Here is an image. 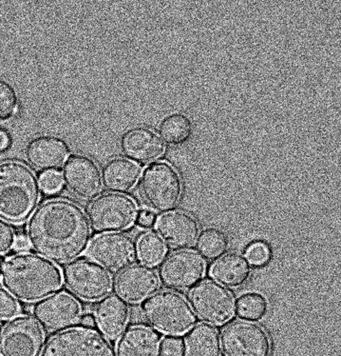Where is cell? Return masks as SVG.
Instances as JSON below:
<instances>
[{
  "label": "cell",
  "instance_id": "6da1fadb",
  "mask_svg": "<svg viewBox=\"0 0 341 356\" xmlns=\"http://www.w3.org/2000/svg\"><path fill=\"white\" fill-rule=\"evenodd\" d=\"M27 238L40 257L67 263L87 252L92 228L84 210L64 198L41 204L29 219Z\"/></svg>",
  "mask_w": 341,
  "mask_h": 356
},
{
  "label": "cell",
  "instance_id": "7a4b0ae2",
  "mask_svg": "<svg viewBox=\"0 0 341 356\" xmlns=\"http://www.w3.org/2000/svg\"><path fill=\"white\" fill-rule=\"evenodd\" d=\"M0 281L15 299L33 303L60 290L63 273L56 263L40 254L18 252L5 260Z\"/></svg>",
  "mask_w": 341,
  "mask_h": 356
},
{
  "label": "cell",
  "instance_id": "3957f363",
  "mask_svg": "<svg viewBox=\"0 0 341 356\" xmlns=\"http://www.w3.org/2000/svg\"><path fill=\"white\" fill-rule=\"evenodd\" d=\"M41 197L40 180L27 165L0 163V219L14 225L29 220Z\"/></svg>",
  "mask_w": 341,
  "mask_h": 356
},
{
  "label": "cell",
  "instance_id": "277c9868",
  "mask_svg": "<svg viewBox=\"0 0 341 356\" xmlns=\"http://www.w3.org/2000/svg\"><path fill=\"white\" fill-rule=\"evenodd\" d=\"M141 313L153 329L172 337L187 334L196 324L190 303L173 291H159L144 300Z\"/></svg>",
  "mask_w": 341,
  "mask_h": 356
},
{
  "label": "cell",
  "instance_id": "5b68a950",
  "mask_svg": "<svg viewBox=\"0 0 341 356\" xmlns=\"http://www.w3.org/2000/svg\"><path fill=\"white\" fill-rule=\"evenodd\" d=\"M140 193L151 211L164 215L179 205L182 180L172 165L165 161L155 162L142 172Z\"/></svg>",
  "mask_w": 341,
  "mask_h": 356
},
{
  "label": "cell",
  "instance_id": "8992f818",
  "mask_svg": "<svg viewBox=\"0 0 341 356\" xmlns=\"http://www.w3.org/2000/svg\"><path fill=\"white\" fill-rule=\"evenodd\" d=\"M139 208L135 201L122 193H106L95 198L88 211L90 228L100 234L119 233L136 222Z\"/></svg>",
  "mask_w": 341,
  "mask_h": 356
},
{
  "label": "cell",
  "instance_id": "52a82bcc",
  "mask_svg": "<svg viewBox=\"0 0 341 356\" xmlns=\"http://www.w3.org/2000/svg\"><path fill=\"white\" fill-rule=\"evenodd\" d=\"M188 301L198 319L212 327H223L236 314L233 296L224 286L212 281H203L188 293Z\"/></svg>",
  "mask_w": 341,
  "mask_h": 356
},
{
  "label": "cell",
  "instance_id": "ba28073f",
  "mask_svg": "<svg viewBox=\"0 0 341 356\" xmlns=\"http://www.w3.org/2000/svg\"><path fill=\"white\" fill-rule=\"evenodd\" d=\"M40 356H116L108 338L94 327H69L49 340Z\"/></svg>",
  "mask_w": 341,
  "mask_h": 356
},
{
  "label": "cell",
  "instance_id": "9c48e42d",
  "mask_svg": "<svg viewBox=\"0 0 341 356\" xmlns=\"http://www.w3.org/2000/svg\"><path fill=\"white\" fill-rule=\"evenodd\" d=\"M63 282L74 296L86 301L105 298L113 287L110 273L92 260H77L67 265Z\"/></svg>",
  "mask_w": 341,
  "mask_h": 356
},
{
  "label": "cell",
  "instance_id": "30bf717a",
  "mask_svg": "<svg viewBox=\"0 0 341 356\" xmlns=\"http://www.w3.org/2000/svg\"><path fill=\"white\" fill-rule=\"evenodd\" d=\"M45 334L33 317L17 316L0 334V356H40Z\"/></svg>",
  "mask_w": 341,
  "mask_h": 356
},
{
  "label": "cell",
  "instance_id": "8fae6325",
  "mask_svg": "<svg viewBox=\"0 0 341 356\" xmlns=\"http://www.w3.org/2000/svg\"><path fill=\"white\" fill-rule=\"evenodd\" d=\"M88 257L108 272L122 273L137 260V245L131 236L120 233L102 234L90 241Z\"/></svg>",
  "mask_w": 341,
  "mask_h": 356
},
{
  "label": "cell",
  "instance_id": "7c38bea8",
  "mask_svg": "<svg viewBox=\"0 0 341 356\" xmlns=\"http://www.w3.org/2000/svg\"><path fill=\"white\" fill-rule=\"evenodd\" d=\"M205 260L190 250L175 252L160 265L158 277L164 287L185 291L195 287L206 275Z\"/></svg>",
  "mask_w": 341,
  "mask_h": 356
},
{
  "label": "cell",
  "instance_id": "4fadbf2b",
  "mask_svg": "<svg viewBox=\"0 0 341 356\" xmlns=\"http://www.w3.org/2000/svg\"><path fill=\"white\" fill-rule=\"evenodd\" d=\"M221 345L226 356H269L271 353L267 332L253 322L229 325L222 334Z\"/></svg>",
  "mask_w": 341,
  "mask_h": 356
},
{
  "label": "cell",
  "instance_id": "5bb4252c",
  "mask_svg": "<svg viewBox=\"0 0 341 356\" xmlns=\"http://www.w3.org/2000/svg\"><path fill=\"white\" fill-rule=\"evenodd\" d=\"M33 318L49 332H63L78 323L82 308L74 296L56 293L38 301L33 307Z\"/></svg>",
  "mask_w": 341,
  "mask_h": 356
},
{
  "label": "cell",
  "instance_id": "9a60e30c",
  "mask_svg": "<svg viewBox=\"0 0 341 356\" xmlns=\"http://www.w3.org/2000/svg\"><path fill=\"white\" fill-rule=\"evenodd\" d=\"M61 177L69 192L80 200H95L102 191L99 168L89 157L72 156L64 165Z\"/></svg>",
  "mask_w": 341,
  "mask_h": 356
},
{
  "label": "cell",
  "instance_id": "2e32d148",
  "mask_svg": "<svg viewBox=\"0 0 341 356\" xmlns=\"http://www.w3.org/2000/svg\"><path fill=\"white\" fill-rule=\"evenodd\" d=\"M158 275L147 265H133L123 270L115 281V291L119 298L131 304L140 303L155 295L159 290Z\"/></svg>",
  "mask_w": 341,
  "mask_h": 356
},
{
  "label": "cell",
  "instance_id": "e0dca14e",
  "mask_svg": "<svg viewBox=\"0 0 341 356\" xmlns=\"http://www.w3.org/2000/svg\"><path fill=\"white\" fill-rule=\"evenodd\" d=\"M155 229L163 241L173 249L185 250L195 244L198 221L185 211H170L157 218Z\"/></svg>",
  "mask_w": 341,
  "mask_h": 356
},
{
  "label": "cell",
  "instance_id": "ac0fdd59",
  "mask_svg": "<svg viewBox=\"0 0 341 356\" xmlns=\"http://www.w3.org/2000/svg\"><path fill=\"white\" fill-rule=\"evenodd\" d=\"M69 154L68 145L54 136H40L28 144L25 156L35 169L44 172H56L65 163Z\"/></svg>",
  "mask_w": 341,
  "mask_h": 356
},
{
  "label": "cell",
  "instance_id": "d6986e66",
  "mask_svg": "<svg viewBox=\"0 0 341 356\" xmlns=\"http://www.w3.org/2000/svg\"><path fill=\"white\" fill-rule=\"evenodd\" d=\"M122 149L125 156L137 164H152L165 153L164 141L149 129L140 127L124 136Z\"/></svg>",
  "mask_w": 341,
  "mask_h": 356
},
{
  "label": "cell",
  "instance_id": "ffe728a7",
  "mask_svg": "<svg viewBox=\"0 0 341 356\" xmlns=\"http://www.w3.org/2000/svg\"><path fill=\"white\" fill-rule=\"evenodd\" d=\"M98 329L106 338L118 339L125 331L130 318L128 304L118 296H108L101 299L94 311Z\"/></svg>",
  "mask_w": 341,
  "mask_h": 356
},
{
  "label": "cell",
  "instance_id": "44dd1931",
  "mask_svg": "<svg viewBox=\"0 0 341 356\" xmlns=\"http://www.w3.org/2000/svg\"><path fill=\"white\" fill-rule=\"evenodd\" d=\"M252 275V266L245 255L230 252L217 259L209 275L224 287L237 289L245 285Z\"/></svg>",
  "mask_w": 341,
  "mask_h": 356
},
{
  "label": "cell",
  "instance_id": "7402d4cb",
  "mask_svg": "<svg viewBox=\"0 0 341 356\" xmlns=\"http://www.w3.org/2000/svg\"><path fill=\"white\" fill-rule=\"evenodd\" d=\"M142 172L141 165L128 159H115L105 165L101 177L106 189L123 195L133 189L140 179Z\"/></svg>",
  "mask_w": 341,
  "mask_h": 356
},
{
  "label": "cell",
  "instance_id": "603a6c76",
  "mask_svg": "<svg viewBox=\"0 0 341 356\" xmlns=\"http://www.w3.org/2000/svg\"><path fill=\"white\" fill-rule=\"evenodd\" d=\"M160 337L151 327L134 326L123 332L116 346V356H158Z\"/></svg>",
  "mask_w": 341,
  "mask_h": 356
},
{
  "label": "cell",
  "instance_id": "cb8c5ba5",
  "mask_svg": "<svg viewBox=\"0 0 341 356\" xmlns=\"http://www.w3.org/2000/svg\"><path fill=\"white\" fill-rule=\"evenodd\" d=\"M183 356H222L221 338L215 327L199 324L188 332Z\"/></svg>",
  "mask_w": 341,
  "mask_h": 356
},
{
  "label": "cell",
  "instance_id": "d4e9b609",
  "mask_svg": "<svg viewBox=\"0 0 341 356\" xmlns=\"http://www.w3.org/2000/svg\"><path fill=\"white\" fill-rule=\"evenodd\" d=\"M194 245L197 254L203 259L212 261L226 254L230 247V241L227 234L221 229L208 228L198 234Z\"/></svg>",
  "mask_w": 341,
  "mask_h": 356
},
{
  "label": "cell",
  "instance_id": "484cf974",
  "mask_svg": "<svg viewBox=\"0 0 341 356\" xmlns=\"http://www.w3.org/2000/svg\"><path fill=\"white\" fill-rule=\"evenodd\" d=\"M192 133V122L183 113H172L160 124L159 136L170 146L183 145L191 138Z\"/></svg>",
  "mask_w": 341,
  "mask_h": 356
},
{
  "label": "cell",
  "instance_id": "4316f807",
  "mask_svg": "<svg viewBox=\"0 0 341 356\" xmlns=\"http://www.w3.org/2000/svg\"><path fill=\"white\" fill-rule=\"evenodd\" d=\"M267 311V300L259 293L249 291L238 298L236 314L239 318L244 321H259L266 316Z\"/></svg>",
  "mask_w": 341,
  "mask_h": 356
},
{
  "label": "cell",
  "instance_id": "83f0119b",
  "mask_svg": "<svg viewBox=\"0 0 341 356\" xmlns=\"http://www.w3.org/2000/svg\"><path fill=\"white\" fill-rule=\"evenodd\" d=\"M165 254L167 249L165 242L160 238L158 234L149 232L139 238L137 255L144 265L151 267L159 265L164 259Z\"/></svg>",
  "mask_w": 341,
  "mask_h": 356
},
{
  "label": "cell",
  "instance_id": "f1b7e54d",
  "mask_svg": "<svg viewBox=\"0 0 341 356\" xmlns=\"http://www.w3.org/2000/svg\"><path fill=\"white\" fill-rule=\"evenodd\" d=\"M18 109L17 92L4 80H0V121L14 117Z\"/></svg>",
  "mask_w": 341,
  "mask_h": 356
},
{
  "label": "cell",
  "instance_id": "f546056e",
  "mask_svg": "<svg viewBox=\"0 0 341 356\" xmlns=\"http://www.w3.org/2000/svg\"><path fill=\"white\" fill-rule=\"evenodd\" d=\"M20 306L14 296L0 288V320H11L18 316Z\"/></svg>",
  "mask_w": 341,
  "mask_h": 356
},
{
  "label": "cell",
  "instance_id": "4dcf8cb0",
  "mask_svg": "<svg viewBox=\"0 0 341 356\" xmlns=\"http://www.w3.org/2000/svg\"><path fill=\"white\" fill-rule=\"evenodd\" d=\"M245 257L252 265L263 266L269 260L270 252L265 244L257 242L248 247Z\"/></svg>",
  "mask_w": 341,
  "mask_h": 356
},
{
  "label": "cell",
  "instance_id": "1f68e13d",
  "mask_svg": "<svg viewBox=\"0 0 341 356\" xmlns=\"http://www.w3.org/2000/svg\"><path fill=\"white\" fill-rule=\"evenodd\" d=\"M40 184L41 190L48 195H53L58 193L62 189L61 175L58 172H43L40 178Z\"/></svg>",
  "mask_w": 341,
  "mask_h": 356
},
{
  "label": "cell",
  "instance_id": "d6a6232c",
  "mask_svg": "<svg viewBox=\"0 0 341 356\" xmlns=\"http://www.w3.org/2000/svg\"><path fill=\"white\" fill-rule=\"evenodd\" d=\"M15 238L14 229L6 221L0 219V255L14 249Z\"/></svg>",
  "mask_w": 341,
  "mask_h": 356
},
{
  "label": "cell",
  "instance_id": "836d02e7",
  "mask_svg": "<svg viewBox=\"0 0 341 356\" xmlns=\"http://www.w3.org/2000/svg\"><path fill=\"white\" fill-rule=\"evenodd\" d=\"M158 356H183V344L178 337H165L160 344Z\"/></svg>",
  "mask_w": 341,
  "mask_h": 356
},
{
  "label": "cell",
  "instance_id": "e575fe53",
  "mask_svg": "<svg viewBox=\"0 0 341 356\" xmlns=\"http://www.w3.org/2000/svg\"><path fill=\"white\" fill-rule=\"evenodd\" d=\"M156 215L151 210H142L137 216L136 223L139 228L151 229L156 223Z\"/></svg>",
  "mask_w": 341,
  "mask_h": 356
},
{
  "label": "cell",
  "instance_id": "d590c367",
  "mask_svg": "<svg viewBox=\"0 0 341 356\" xmlns=\"http://www.w3.org/2000/svg\"><path fill=\"white\" fill-rule=\"evenodd\" d=\"M31 248V245L29 243V240H28L27 237L20 236H17L15 241L14 249L17 250V252H24L28 251Z\"/></svg>",
  "mask_w": 341,
  "mask_h": 356
},
{
  "label": "cell",
  "instance_id": "8d00e7d4",
  "mask_svg": "<svg viewBox=\"0 0 341 356\" xmlns=\"http://www.w3.org/2000/svg\"><path fill=\"white\" fill-rule=\"evenodd\" d=\"M10 139L5 131H0V152L5 151L9 147Z\"/></svg>",
  "mask_w": 341,
  "mask_h": 356
},
{
  "label": "cell",
  "instance_id": "74e56055",
  "mask_svg": "<svg viewBox=\"0 0 341 356\" xmlns=\"http://www.w3.org/2000/svg\"><path fill=\"white\" fill-rule=\"evenodd\" d=\"M82 323L85 327H94L95 323L94 316L90 314H86V316L83 317Z\"/></svg>",
  "mask_w": 341,
  "mask_h": 356
},
{
  "label": "cell",
  "instance_id": "f35d334b",
  "mask_svg": "<svg viewBox=\"0 0 341 356\" xmlns=\"http://www.w3.org/2000/svg\"><path fill=\"white\" fill-rule=\"evenodd\" d=\"M3 263H4L3 258L0 257V273H1L2 266H3Z\"/></svg>",
  "mask_w": 341,
  "mask_h": 356
},
{
  "label": "cell",
  "instance_id": "ab89813d",
  "mask_svg": "<svg viewBox=\"0 0 341 356\" xmlns=\"http://www.w3.org/2000/svg\"><path fill=\"white\" fill-rule=\"evenodd\" d=\"M0 334H1V325H0Z\"/></svg>",
  "mask_w": 341,
  "mask_h": 356
}]
</instances>
